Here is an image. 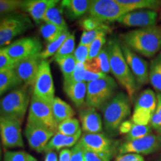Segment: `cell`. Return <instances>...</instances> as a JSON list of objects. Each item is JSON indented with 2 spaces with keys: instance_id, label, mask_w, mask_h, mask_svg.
Listing matches in <instances>:
<instances>
[{
  "instance_id": "1",
  "label": "cell",
  "mask_w": 161,
  "mask_h": 161,
  "mask_svg": "<svg viewBox=\"0 0 161 161\" xmlns=\"http://www.w3.org/2000/svg\"><path fill=\"white\" fill-rule=\"evenodd\" d=\"M122 38L125 45L144 57H154L161 49V29L158 26L128 31Z\"/></svg>"
},
{
  "instance_id": "2",
  "label": "cell",
  "mask_w": 161,
  "mask_h": 161,
  "mask_svg": "<svg viewBox=\"0 0 161 161\" xmlns=\"http://www.w3.org/2000/svg\"><path fill=\"white\" fill-rule=\"evenodd\" d=\"M106 46L109 55L110 71L120 85L126 90L130 99H132L138 85L124 57L121 43L116 38H111Z\"/></svg>"
},
{
  "instance_id": "3",
  "label": "cell",
  "mask_w": 161,
  "mask_h": 161,
  "mask_svg": "<svg viewBox=\"0 0 161 161\" xmlns=\"http://www.w3.org/2000/svg\"><path fill=\"white\" fill-rule=\"evenodd\" d=\"M104 128L110 136L119 134V128L130 114V98L123 92L114 95L102 108Z\"/></svg>"
},
{
  "instance_id": "4",
  "label": "cell",
  "mask_w": 161,
  "mask_h": 161,
  "mask_svg": "<svg viewBox=\"0 0 161 161\" xmlns=\"http://www.w3.org/2000/svg\"><path fill=\"white\" fill-rule=\"evenodd\" d=\"M29 98L28 86L23 84L14 88L0 98V116L14 119L23 123Z\"/></svg>"
},
{
  "instance_id": "5",
  "label": "cell",
  "mask_w": 161,
  "mask_h": 161,
  "mask_svg": "<svg viewBox=\"0 0 161 161\" xmlns=\"http://www.w3.org/2000/svg\"><path fill=\"white\" fill-rule=\"evenodd\" d=\"M33 26L27 15L21 13L0 14V48L6 47L11 41Z\"/></svg>"
},
{
  "instance_id": "6",
  "label": "cell",
  "mask_w": 161,
  "mask_h": 161,
  "mask_svg": "<svg viewBox=\"0 0 161 161\" xmlns=\"http://www.w3.org/2000/svg\"><path fill=\"white\" fill-rule=\"evenodd\" d=\"M86 106L94 109H101L114 96L117 84L114 78H106L86 83Z\"/></svg>"
},
{
  "instance_id": "7",
  "label": "cell",
  "mask_w": 161,
  "mask_h": 161,
  "mask_svg": "<svg viewBox=\"0 0 161 161\" xmlns=\"http://www.w3.org/2000/svg\"><path fill=\"white\" fill-rule=\"evenodd\" d=\"M32 86V96L52 105L55 98V86L49 61L46 60H42Z\"/></svg>"
},
{
  "instance_id": "8",
  "label": "cell",
  "mask_w": 161,
  "mask_h": 161,
  "mask_svg": "<svg viewBox=\"0 0 161 161\" xmlns=\"http://www.w3.org/2000/svg\"><path fill=\"white\" fill-rule=\"evenodd\" d=\"M157 95L150 88H146L136 98L134 104L131 121L133 123L140 125H148L155 112Z\"/></svg>"
},
{
  "instance_id": "9",
  "label": "cell",
  "mask_w": 161,
  "mask_h": 161,
  "mask_svg": "<svg viewBox=\"0 0 161 161\" xmlns=\"http://www.w3.org/2000/svg\"><path fill=\"white\" fill-rule=\"evenodd\" d=\"M28 122L42 126L54 133L58 132V125L54 118L52 105L34 96L30 102Z\"/></svg>"
},
{
  "instance_id": "10",
  "label": "cell",
  "mask_w": 161,
  "mask_h": 161,
  "mask_svg": "<svg viewBox=\"0 0 161 161\" xmlns=\"http://www.w3.org/2000/svg\"><path fill=\"white\" fill-rule=\"evenodd\" d=\"M88 13L101 23H112L117 21L127 14L116 0H94L90 1Z\"/></svg>"
},
{
  "instance_id": "11",
  "label": "cell",
  "mask_w": 161,
  "mask_h": 161,
  "mask_svg": "<svg viewBox=\"0 0 161 161\" xmlns=\"http://www.w3.org/2000/svg\"><path fill=\"white\" fill-rule=\"evenodd\" d=\"M5 51L14 64L39 55L43 49L41 42L36 37H23L6 46Z\"/></svg>"
},
{
  "instance_id": "12",
  "label": "cell",
  "mask_w": 161,
  "mask_h": 161,
  "mask_svg": "<svg viewBox=\"0 0 161 161\" xmlns=\"http://www.w3.org/2000/svg\"><path fill=\"white\" fill-rule=\"evenodd\" d=\"M21 124L14 119L0 116V138L5 148L24 147Z\"/></svg>"
},
{
  "instance_id": "13",
  "label": "cell",
  "mask_w": 161,
  "mask_h": 161,
  "mask_svg": "<svg viewBox=\"0 0 161 161\" xmlns=\"http://www.w3.org/2000/svg\"><path fill=\"white\" fill-rule=\"evenodd\" d=\"M161 147V136L150 134L145 137L124 142L119 147L121 154H150Z\"/></svg>"
},
{
  "instance_id": "14",
  "label": "cell",
  "mask_w": 161,
  "mask_h": 161,
  "mask_svg": "<svg viewBox=\"0 0 161 161\" xmlns=\"http://www.w3.org/2000/svg\"><path fill=\"white\" fill-rule=\"evenodd\" d=\"M124 57L129 66L133 75L135 78L136 82L139 86H142L149 82V69L146 60L140 57L135 52L130 49L125 44H121Z\"/></svg>"
},
{
  "instance_id": "15",
  "label": "cell",
  "mask_w": 161,
  "mask_h": 161,
  "mask_svg": "<svg viewBox=\"0 0 161 161\" xmlns=\"http://www.w3.org/2000/svg\"><path fill=\"white\" fill-rule=\"evenodd\" d=\"M78 142L85 150L99 153V154H110L112 156L115 148L111 139L102 133H98V134L85 133L81 136Z\"/></svg>"
},
{
  "instance_id": "16",
  "label": "cell",
  "mask_w": 161,
  "mask_h": 161,
  "mask_svg": "<svg viewBox=\"0 0 161 161\" xmlns=\"http://www.w3.org/2000/svg\"><path fill=\"white\" fill-rule=\"evenodd\" d=\"M55 133L42 126L28 122L25 129V135L30 148L38 153L45 152L46 146Z\"/></svg>"
},
{
  "instance_id": "17",
  "label": "cell",
  "mask_w": 161,
  "mask_h": 161,
  "mask_svg": "<svg viewBox=\"0 0 161 161\" xmlns=\"http://www.w3.org/2000/svg\"><path fill=\"white\" fill-rule=\"evenodd\" d=\"M42 60L39 54L20 60L14 64V71L23 84L28 86H33Z\"/></svg>"
},
{
  "instance_id": "18",
  "label": "cell",
  "mask_w": 161,
  "mask_h": 161,
  "mask_svg": "<svg viewBox=\"0 0 161 161\" xmlns=\"http://www.w3.org/2000/svg\"><path fill=\"white\" fill-rule=\"evenodd\" d=\"M158 14L156 11L140 10L128 12L117 20L118 23L129 27L147 28L154 26L157 23Z\"/></svg>"
},
{
  "instance_id": "19",
  "label": "cell",
  "mask_w": 161,
  "mask_h": 161,
  "mask_svg": "<svg viewBox=\"0 0 161 161\" xmlns=\"http://www.w3.org/2000/svg\"><path fill=\"white\" fill-rule=\"evenodd\" d=\"M79 117L82 125V130L89 134H98L103 130L102 116L96 109L86 106L79 112Z\"/></svg>"
},
{
  "instance_id": "20",
  "label": "cell",
  "mask_w": 161,
  "mask_h": 161,
  "mask_svg": "<svg viewBox=\"0 0 161 161\" xmlns=\"http://www.w3.org/2000/svg\"><path fill=\"white\" fill-rule=\"evenodd\" d=\"M57 0H28L23 1L21 10L31 16L37 23L43 21L46 12L52 6L57 5Z\"/></svg>"
},
{
  "instance_id": "21",
  "label": "cell",
  "mask_w": 161,
  "mask_h": 161,
  "mask_svg": "<svg viewBox=\"0 0 161 161\" xmlns=\"http://www.w3.org/2000/svg\"><path fill=\"white\" fill-rule=\"evenodd\" d=\"M90 1L87 0H64L60 8L69 19L73 20L82 17L88 11Z\"/></svg>"
},
{
  "instance_id": "22",
  "label": "cell",
  "mask_w": 161,
  "mask_h": 161,
  "mask_svg": "<svg viewBox=\"0 0 161 161\" xmlns=\"http://www.w3.org/2000/svg\"><path fill=\"white\" fill-rule=\"evenodd\" d=\"M81 136V130L74 136H66L59 132L55 133L52 136L49 143L46 146L45 152H54V150L58 151L65 147H72L77 144V142Z\"/></svg>"
},
{
  "instance_id": "23",
  "label": "cell",
  "mask_w": 161,
  "mask_h": 161,
  "mask_svg": "<svg viewBox=\"0 0 161 161\" xmlns=\"http://www.w3.org/2000/svg\"><path fill=\"white\" fill-rule=\"evenodd\" d=\"M127 13L140 10L155 11L161 7V0H116Z\"/></svg>"
},
{
  "instance_id": "24",
  "label": "cell",
  "mask_w": 161,
  "mask_h": 161,
  "mask_svg": "<svg viewBox=\"0 0 161 161\" xmlns=\"http://www.w3.org/2000/svg\"><path fill=\"white\" fill-rule=\"evenodd\" d=\"M86 84H87L84 81L64 84V92L77 108L83 105L86 100Z\"/></svg>"
},
{
  "instance_id": "25",
  "label": "cell",
  "mask_w": 161,
  "mask_h": 161,
  "mask_svg": "<svg viewBox=\"0 0 161 161\" xmlns=\"http://www.w3.org/2000/svg\"><path fill=\"white\" fill-rule=\"evenodd\" d=\"M52 109L54 118L58 125L64 121L72 119L75 116V111L72 107L58 97H55L52 102Z\"/></svg>"
},
{
  "instance_id": "26",
  "label": "cell",
  "mask_w": 161,
  "mask_h": 161,
  "mask_svg": "<svg viewBox=\"0 0 161 161\" xmlns=\"http://www.w3.org/2000/svg\"><path fill=\"white\" fill-rule=\"evenodd\" d=\"M23 85L13 69L0 71V96L8 90Z\"/></svg>"
},
{
  "instance_id": "27",
  "label": "cell",
  "mask_w": 161,
  "mask_h": 161,
  "mask_svg": "<svg viewBox=\"0 0 161 161\" xmlns=\"http://www.w3.org/2000/svg\"><path fill=\"white\" fill-rule=\"evenodd\" d=\"M148 80L157 92L161 93V52L151 61Z\"/></svg>"
},
{
  "instance_id": "28",
  "label": "cell",
  "mask_w": 161,
  "mask_h": 161,
  "mask_svg": "<svg viewBox=\"0 0 161 161\" xmlns=\"http://www.w3.org/2000/svg\"><path fill=\"white\" fill-rule=\"evenodd\" d=\"M57 5L52 6L48 9L43 16V21L47 23L53 24L64 30H68L67 25L63 17V10L60 7H58Z\"/></svg>"
},
{
  "instance_id": "29",
  "label": "cell",
  "mask_w": 161,
  "mask_h": 161,
  "mask_svg": "<svg viewBox=\"0 0 161 161\" xmlns=\"http://www.w3.org/2000/svg\"><path fill=\"white\" fill-rule=\"evenodd\" d=\"M66 31H68V30H64L60 29V27L53 25V24L47 23L41 25L40 28V34H41L42 37L47 41L48 44L55 41L62 35L64 32Z\"/></svg>"
},
{
  "instance_id": "30",
  "label": "cell",
  "mask_w": 161,
  "mask_h": 161,
  "mask_svg": "<svg viewBox=\"0 0 161 161\" xmlns=\"http://www.w3.org/2000/svg\"><path fill=\"white\" fill-rule=\"evenodd\" d=\"M60 66L62 73L64 75V81H67L72 77L74 70L75 69L76 60L73 55L66 56V57L62 58L60 59L55 60Z\"/></svg>"
},
{
  "instance_id": "31",
  "label": "cell",
  "mask_w": 161,
  "mask_h": 161,
  "mask_svg": "<svg viewBox=\"0 0 161 161\" xmlns=\"http://www.w3.org/2000/svg\"><path fill=\"white\" fill-rule=\"evenodd\" d=\"M69 31H66L64 32L62 35L58 40H56L55 41L48 44L45 50H43V51H42L40 53V58L42 60H46L48 58L51 57V56L55 55L58 50L60 49V48L61 47V46L63 45V43L66 41V40L69 37Z\"/></svg>"
},
{
  "instance_id": "32",
  "label": "cell",
  "mask_w": 161,
  "mask_h": 161,
  "mask_svg": "<svg viewBox=\"0 0 161 161\" xmlns=\"http://www.w3.org/2000/svg\"><path fill=\"white\" fill-rule=\"evenodd\" d=\"M81 130L77 119L72 118L64 121L58 126V132L66 136H74Z\"/></svg>"
},
{
  "instance_id": "33",
  "label": "cell",
  "mask_w": 161,
  "mask_h": 161,
  "mask_svg": "<svg viewBox=\"0 0 161 161\" xmlns=\"http://www.w3.org/2000/svg\"><path fill=\"white\" fill-rule=\"evenodd\" d=\"M79 25L84 30V31H90L97 29H103L110 32L111 31L109 26L107 25L105 23H101L100 21L96 19L95 18L90 17V16L80 20Z\"/></svg>"
},
{
  "instance_id": "34",
  "label": "cell",
  "mask_w": 161,
  "mask_h": 161,
  "mask_svg": "<svg viewBox=\"0 0 161 161\" xmlns=\"http://www.w3.org/2000/svg\"><path fill=\"white\" fill-rule=\"evenodd\" d=\"M75 35L74 34H70L66 41L63 43L57 53L54 55L53 60H57L60 58L73 55L75 52Z\"/></svg>"
},
{
  "instance_id": "35",
  "label": "cell",
  "mask_w": 161,
  "mask_h": 161,
  "mask_svg": "<svg viewBox=\"0 0 161 161\" xmlns=\"http://www.w3.org/2000/svg\"><path fill=\"white\" fill-rule=\"evenodd\" d=\"M152 128L150 125H140L134 124L131 130L126 135V142L137 140L152 134Z\"/></svg>"
},
{
  "instance_id": "36",
  "label": "cell",
  "mask_w": 161,
  "mask_h": 161,
  "mask_svg": "<svg viewBox=\"0 0 161 161\" xmlns=\"http://www.w3.org/2000/svg\"><path fill=\"white\" fill-rule=\"evenodd\" d=\"M106 43V33L100 35L90 45L89 58L88 60H92L97 58L101 50L103 49L104 43Z\"/></svg>"
},
{
  "instance_id": "37",
  "label": "cell",
  "mask_w": 161,
  "mask_h": 161,
  "mask_svg": "<svg viewBox=\"0 0 161 161\" xmlns=\"http://www.w3.org/2000/svg\"><path fill=\"white\" fill-rule=\"evenodd\" d=\"M23 1L20 0H0V14L14 13L21 9Z\"/></svg>"
},
{
  "instance_id": "38",
  "label": "cell",
  "mask_w": 161,
  "mask_h": 161,
  "mask_svg": "<svg viewBox=\"0 0 161 161\" xmlns=\"http://www.w3.org/2000/svg\"><path fill=\"white\" fill-rule=\"evenodd\" d=\"M157 107L151 119L150 125L161 135V93H157Z\"/></svg>"
},
{
  "instance_id": "39",
  "label": "cell",
  "mask_w": 161,
  "mask_h": 161,
  "mask_svg": "<svg viewBox=\"0 0 161 161\" xmlns=\"http://www.w3.org/2000/svg\"><path fill=\"white\" fill-rule=\"evenodd\" d=\"M109 32L110 31L103 29L93 30V31H84L81 37H80L79 44L84 46H90L100 35L103 33L108 34Z\"/></svg>"
},
{
  "instance_id": "40",
  "label": "cell",
  "mask_w": 161,
  "mask_h": 161,
  "mask_svg": "<svg viewBox=\"0 0 161 161\" xmlns=\"http://www.w3.org/2000/svg\"><path fill=\"white\" fill-rule=\"evenodd\" d=\"M97 60L99 64L100 69L102 72L104 74H108L110 72V60H109V55H108V49L107 46L104 47L103 49L101 50L97 56Z\"/></svg>"
},
{
  "instance_id": "41",
  "label": "cell",
  "mask_w": 161,
  "mask_h": 161,
  "mask_svg": "<svg viewBox=\"0 0 161 161\" xmlns=\"http://www.w3.org/2000/svg\"><path fill=\"white\" fill-rule=\"evenodd\" d=\"M84 74H85V65H84V63H77L72 77L67 81H64V84L79 83V82L84 81Z\"/></svg>"
},
{
  "instance_id": "42",
  "label": "cell",
  "mask_w": 161,
  "mask_h": 161,
  "mask_svg": "<svg viewBox=\"0 0 161 161\" xmlns=\"http://www.w3.org/2000/svg\"><path fill=\"white\" fill-rule=\"evenodd\" d=\"M89 50L90 46L79 44L73 53L76 63H85L87 61L89 58Z\"/></svg>"
},
{
  "instance_id": "43",
  "label": "cell",
  "mask_w": 161,
  "mask_h": 161,
  "mask_svg": "<svg viewBox=\"0 0 161 161\" xmlns=\"http://www.w3.org/2000/svg\"><path fill=\"white\" fill-rule=\"evenodd\" d=\"M112 155L106 154H99L84 149L85 161H110Z\"/></svg>"
},
{
  "instance_id": "44",
  "label": "cell",
  "mask_w": 161,
  "mask_h": 161,
  "mask_svg": "<svg viewBox=\"0 0 161 161\" xmlns=\"http://www.w3.org/2000/svg\"><path fill=\"white\" fill-rule=\"evenodd\" d=\"M14 64L8 55L5 48H0V71L13 69Z\"/></svg>"
},
{
  "instance_id": "45",
  "label": "cell",
  "mask_w": 161,
  "mask_h": 161,
  "mask_svg": "<svg viewBox=\"0 0 161 161\" xmlns=\"http://www.w3.org/2000/svg\"><path fill=\"white\" fill-rule=\"evenodd\" d=\"M27 154L24 151L6 152L4 154V161H26Z\"/></svg>"
},
{
  "instance_id": "46",
  "label": "cell",
  "mask_w": 161,
  "mask_h": 161,
  "mask_svg": "<svg viewBox=\"0 0 161 161\" xmlns=\"http://www.w3.org/2000/svg\"><path fill=\"white\" fill-rule=\"evenodd\" d=\"M70 161H85L84 160V148L78 142L72 147L71 149Z\"/></svg>"
},
{
  "instance_id": "47",
  "label": "cell",
  "mask_w": 161,
  "mask_h": 161,
  "mask_svg": "<svg viewBox=\"0 0 161 161\" xmlns=\"http://www.w3.org/2000/svg\"><path fill=\"white\" fill-rule=\"evenodd\" d=\"M116 161H145L143 157L137 154H125L118 156Z\"/></svg>"
},
{
  "instance_id": "48",
  "label": "cell",
  "mask_w": 161,
  "mask_h": 161,
  "mask_svg": "<svg viewBox=\"0 0 161 161\" xmlns=\"http://www.w3.org/2000/svg\"><path fill=\"white\" fill-rule=\"evenodd\" d=\"M134 123L131 120H125L120 125L119 128V134H128L131 130Z\"/></svg>"
},
{
  "instance_id": "49",
  "label": "cell",
  "mask_w": 161,
  "mask_h": 161,
  "mask_svg": "<svg viewBox=\"0 0 161 161\" xmlns=\"http://www.w3.org/2000/svg\"><path fill=\"white\" fill-rule=\"evenodd\" d=\"M71 158V150L68 148H64L60 151L58 161H70Z\"/></svg>"
},
{
  "instance_id": "50",
  "label": "cell",
  "mask_w": 161,
  "mask_h": 161,
  "mask_svg": "<svg viewBox=\"0 0 161 161\" xmlns=\"http://www.w3.org/2000/svg\"><path fill=\"white\" fill-rule=\"evenodd\" d=\"M44 161H58L57 154L55 152H49L46 153Z\"/></svg>"
},
{
  "instance_id": "51",
  "label": "cell",
  "mask_w": 161,
  "mask_h": 161,
  "mask_svg": "<svg viewBox=\"0 0 161 161\" xmlns=\"http://www.w3.org/2000/svg\"><path fill=\"white\" fill-rule=\"evenodd\" d=\"M26 161H37V159L35 158H34L33 156L31 155V154H27V160Z\"/></svg>"
},
{
  "instance_id": "52",
  "label": "cell",
  "mask_w": 161,
  "mask_h": 161,
  "mask_svg": "<svg viewBox=\"0 0 161 161\" xmlns=\"http://www.w3.org/2000/svg\"><path fill=\"white\" fill-rule=\"evenodd\" d=\"M0 161H2V148H1V145H0Z\"/></svg>"
},
{
  "instance_id": "53",
  "label": "cell",
  "mask_w": 161,
  "mask_h": 161,
  "mask_svg": "<svg viewBox=\"0 0 161 161\" xmlns=\"http://www.w3.org/2000/svg\"><path fill=\"white\" fill-rule=\"evenodd\" d=\"M160 20H161V12H160ZM160 29H161V27H160Z\"/></svg>"
},
{
  "instance_id": "54",
  "label": "cell",
  "mask_w": 161,
  "mask_h": 161,
  "mask_svg": "<svg viewBox=\"0 0 161 161\" xmlns=\"http://www.w3.org/2000/svg\"><path fill=\"white\" fill-rule=\"evenodd\" d=\"M160 161H161V158H160Z\"/></svg>"
},
{
  "instance_id": "55",
  "label": "cell",
  "mask_w": 161,
  "mask_h": 161,
  "mask_svg": "<svg viewBox=\"0 0 161 161\" xmlns=\"http://www.w3.org/2000/svg\"><path fill=\"white\" fill-rule=\"evenodd\" d=\"M160 136H161V135H160Z\"/></svg>"
}]
</instances>
